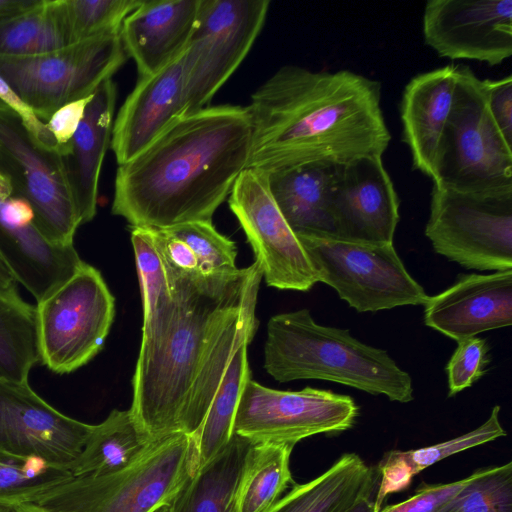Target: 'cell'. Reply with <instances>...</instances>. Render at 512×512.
I'll return each instance as SVG.
<instances>
[{"label": "cell", "instance_id": "obj_1", "mask_svg": "<svg viewBox=\"0 0 512 512\" xmlns=\"http://www.w3.org/2000/svg\"><path fill=\"white\" fill-rule=\"evenodd\" d=\"M246 168L265 173L323 162L382 156L391 135L378 81L349 70L285 65L252 95Z\"/></svg>", "mask_w": 512, "mask_h": 512}, {"label": "cell", "instance_id": "obj_2", "mask_svg": "<svg viewBox=\"0 0 512 512\" xmlns=\"http://www.w3.org/2000/svg\"><path fill=\"white\" fill-rule=\"evenodd\" d=\"M251 142L247 106H207L181 116L118 165L112 213L148 229L212 222L247 167Z\"/></svg>", "mask_w": 512, "mask_h": 512}, {"label": "cell", "instance_id": "obj_3", "mask_svg": "<svg viewBox=\"0 0 512 512\" xmlns=\"http://www.w3.org/2000/svg\"><path fill=\"white\" fill-rule=\"evenodd\" d=\"M166 272L174 315L164 334L140 346L129 409L152 439L181 432L203 365L226 328L256 304L263 277L257 262L208 275Z\"/></svg>", "mask_w": 512, "mask_h": 512}, {"label": "cell", "instance_id": "obj_4", "mask_svg": "<svg viewBox=\"0 0 512 512\" xmlns=\"http://www.w3.org/2000/svg\"><path fill=\"white\" fill-rule=\"evenodd\" d=\"M264 368L281 383L317 379L400 403L414 398L411 376L385 350L362 343L346 329L316 323L306 308L269 319Z\"/></svg>", "mask_w": 512, "mask_h": 512}, {"label": "cell", "instance_id": "obj_5", "mask_svg": "<svg viewBox=\"0 0 512 512\" xmlns=\"http://www.w3.org/2000/svg\"><path fill=\"white\" fill-rule=\"evenodd\" d=\"M198 467L196 439L175 433L154 439L121 470L72 477L26 505L33 512H153L169 505Z\"/></svg>", "mask_w": 512, "mask_h": 512}, {"label": "cell", "instance_id": "obj_6", "mask_svg": "<svg viewBox=\"0 0 512 512\" xmlns=\"http://www.w3.org/2000/svg\"><path fill=\"white\" fill-rule=\"evenodd\" d=\"M433 184L464 192L512 190V146L489 113L482 80L469 67H457Z\"/></svg>", "mask_w": 512, "mask_h": 512}, {"label": "cell", "instance_id": "obj_7", "mask_svg": "<svg viewBox=\"0 0 512 512\" xmlns=\"http://www.w3.org/2000/svg\"><path fill=\"white\" fill-rule=\"evenodd\" d=\"M317 281L331 286L358 312L424 305V288L410 275L393 243H369L329 234L297 236Z\"/></svg>", "mask_w": 512, "mask_h": 512}, {"label": "cell", "instance_id": "obj_8", "mask_svg": "<svg viewBox=\"0 0 512 512\" xmlns=\"http://www.w3.org/2000/svg\"><path fill=\"white\" fill-rule=\"evenodd\" d=\"M425 235L468 269H512V190L464 192L433 184Z\"/></svg>", "mask_w": 512, "mask_h": 512}, {"label": "cell", "instance_id": "obj_9", "mask_svg": "<svg viewBox=\"0 0 512 512\" xmlns=\"http://www.w3.org/2000/svg\"><path fill=\"white\" fill-rule=\"evenodd\" d=\"M120 35L32 56L0 57V76L44 123L60 107L91 96L126 62Z\"/></svg>", "mask_w": 512, "mask_h": 512}, {"label": "cell", "instance_id": "obj_10", "mask_svg": "<svg viewBox=\"0 0 512 512\" xmlns=\"http://www.w3.org/2000/svg\"><path fill=\"white\" fill-rule=\"evenodd\" d=\"M40 362L57 374L87 364L102 349L115 315V299L101 273L83 263L37 302Z\"/></svg>", "mask_w": 512, "mask_h": 512}, {"label": "cell", "instance_id": "obj_11", "mask_svg": "<svg viewBox=\"0 0 512 512\" xmlns=\"http://www.w3.org/2000/svg\"><path fill=\"white\" fill-rule=\"evenodd\" d=\"M0 174L10 182L13 194L30 204L34 223L48 240L73 245L82 224L64 156L40 145L22 118L1 100Z\"/></svg>", "mask_w": 512, "mask_h": 512}, {"label": "cell", "instance_id": "obj_12", "mask_svg": "<svg viewBox=\"0 0 512 512\" xmlns=\"http://www.w3.org/2000/svg\"><path fill=\"white\" fill-rule=\"evenodd\" d=\"M267 0H201L185 50L187 114L207 107L260 34Z\"/></svg>", "mask_w": 512, "mask_h": 512}, {"label": "cell", "instance_id": "obj_13", "mask_svg": "<svg viewBox=\"0 0 512 512\" xmlns=\"http://www.w3.org/2000/svg\"><path fill=\"white\" fill-rule=\"evenodd\" d=\"M359 407L348 395L312 387L281 391L251 378L245 383L232 434L254 444H293L318 434L350 429Z\"/></svg>", "mask_w": 512, "mask_h": 512}, {"label": "cell", "instance_id": "obj_14", "mask_svg": "<svg viewBox=\"0 0 512 512\" xmlns=\"http://www.w3.org/2000/svg\"><path fill=\"white\" fill-rule=\"evenodd\" d=\"M228 203L268 286L306 292L318 282L304 248L271 196L265 172L244 169Z\"/></svg>", "mask_w": 512, "mask_h": 512}, {"label": "cell", "instance_id": "obj_15", "mask_svg": "<svg viewBox=\"0 0 512 512\" xmlns=\"http://www.w3.org/2000/svg\"><path fill=\"white\" fill-rule=\"evenodd\" d=\"M93 425L71 418L27 382L0 380V456L71 470Z\"/></svg>", "mask_w": 512, "mask_h": 512}, {"label": "cell", "instance_id": "obj_16", "mask_svg": "<svg viewBox=\"0 0 512 512\" xmlns=\"http://www.w3.org/2000/svg\"><path fill=\"white\" fill-rule=\"evenodd\" d=\"M423 36L440 57L501 64L512 55V0H429Z\"/></svg>", "mask_w": 512, "mask_h": 512}, {"label": "cell", "instance_id": "obj_17", "mask_svg": "<svg viewBox=\"0 0 512 512\" xmlns=\"http://www.w3.org/2000/svg\"><path fill=\"white\" fill-rule=\"evenodd\" d=\"M0 255L16 283L44 299L83 265L74 245H58L36 227L30 204L0 174Z\"/></svg>", "mask_w": 512, "mask_h": 512}, {"label": "cell", "instance_id": "obj_18", "mask_svg": "<svg viewBox=\"0 0 512 512\" xmlns=\"http://www.w3.org/2000/svg\"><path fill=\"white\" fill-rule=\"evenodd\" d=\"M399 205L382 156H365L337 165L331 194L334 236L393 243Z\"/></svg>", "mask_w": 512, "mask_h": 512}, {"label": "cell", "instance_id": "obj_19", "mask_svg": "<svg viewBox=\"0 0 512 512\" xmlns=\"http://www.w3.org/2000/svg\"><path fill=\"white\" fill-rule=\"evenodd\" d=\"M186 79L185 51L154 74L139 77L113 122L110 146L118 165L187 114Z\"/></svg>", "mask_w": 512, "mask_h": 512}, {"label": "cell", "instance_id": "obj_20", "mask_svg": "<svg viewBox=\"0 0 512 512\" xmlns=\"http://www.w3.org/2000/svg\"><path fill=\"white\" fill-rule=\"evenodd\" d=\"M426 326L456 342L512 324V269L461 275L424 304Z\"/></svg>", "mask_w": 512, "mask_h": 512}, {"label": "cell", "instance_id": "obj_21", "mask_svg": "<svg viewBox=\"0 0 512 512\" xmlns=\"http://www.w3.org/2000/svg\"><path fill=\"white\" fill-rule=\"evenodd\" d=\"M201 0H143L124 20L120 38L139 74H154L188 46Z\"/></svg>", "mask_w": 512, "mask_h": 512}, {"label": "cell", "instance_id": "obj_22", "mask_svg": "<svg viewBox=\"0 0 512 512\" xmlns=\"http://www.w3.org/2000/svg\"><path fill=\"white\" fill-rule=\"evenodd\" d=\"M457 67L448 65L413 77L401 100L403 141L413 167L432 180L439 143L452 107Z\"/></svg>", "mask_w": 512, "mask_h": 512}, {"label": "cell", "instance_id": "obj_23", "mask_svg": "<svg viewBox=\"0 0 512 512\" xmlns=\"http://www.w3.org/2000/svg\"><path fill=\"white\" fill-rule=\"evenodd\" d=\"M117 88L112 78L94 92L64 156L68 181L81 224L97 211L102 163L111 143Z\"/></svg>", "mask_w": 512, "mask_h": 512}, {"label": "cell", "instance_id": "obj_24", "mask_svg": "<svg viewBox=\"0 0 512 512\" xmlns=\"http://www.w3.org/2000/svg\"><path fill=\"white\" fill-rule=\"evenodd\" d=\"M337 165L315 162L266 173L271 196L296 236L334 235L331 194Z\"/></svg>", "mask_w": 512, "mask_h": 512}, {"label": "cell", "instance_id": "obj_25", "mask_svg": "<svg viewBox=\"0 0 512 512\" xmlns=\"http://www.w3.org/2000/svg\"><path fill=\"white\" fill-rule=\"evenodd\" d=\"M254 443L232 434L200 465L169 504V512H238V494Z\"/></svg>", "mask_w": 512, "mask_h": 512}, {"label": "cell", "instance_id": "obj_26", "mask_svg": "<svg viewBox=\"0 0 512 512\" xmlns=\"http://www.w3.org/2000/svg\"><path fill=\"white\" fill-rule=\"evenodd\" d=\"M378 476L355 453H345L318 477L293 484L267 512H346L376 493Z\"/></svg>", "mask_w": 512, "mask_h": 512}, {"label": "cell", "instance_id": "obj_27", "mask_svg": "<svg viewBox=\"0 0 512 512\" xmlns=\"http://www.w3.org/2000/svg\"><path fill=\"white\" fill-rule=\"evenodd\" d=\"M153 440L130 410H112L104 421L93 425L70 472L79 477L121 470L137 460Z\"/></svg>", "mask_w": 512, "mask_h": 512}, {"label": "cell", "instance_id": "obj_28", "mask_svg": "<svg viewBox=\"0 0 512 512\" xmlns=\"http://www.w3.org/2000/svg\"><path fill=\"white\" fill-rule=\"evenodd\" d=\"M17 283L0 285V380L27 382L40 362L36 305L25 302Z\"/></svg>", "mask_w": 512, "mask_h": 512}, {"label": "cell", "instance_id": "obj_29", "mask_svg": "<svg viewBox=\"0 0 512 512\" xmlns=\"http://www.w3.org/2000/svg\"><path fill=\"white\" fill-rule=\"evenodd\" d=\"M255 307L256 304L249 306L235 319L211 350L192 388L181 423L182 433L197 438L235 350L254 337Z\"/></svg>", "mask_w": 512, "mask_h": 512}, {"label": "cell", "instance_id": "obj_30", "mask_svg": "<svg viewBox=\"0 0 512 512\" xmlns=\"http://www.w3.org/2000/svg\"><path fill=\"white\" fill-rule=\"evenodd\" d=\"M131 242L143 300L141 344H145L156 340L168 329L175 300L151 230L131 227Z\"/></svg>", "mask_w": 512, "mask_h": 512}, {"label": "cell", "instance_id": "obj_31", "mask_svg": "<svg viewBox=\"0 0 512 512\" xmlns=\"http://www.w3.org/2000/svg\"><path fill=\"white\" fill-rule=\"evenodd\" d=\"M293 444H254L238 494V512H267L293 485Z\"/></svg>", "mask_w": 512, "mask_h": 512}, {"label": "cell", "instance_id": "obj_32", "mask_svg": "<svg viewBox=\"0 0 512 512\" xmlns=\"http://www.w3.org/2000/svg\"><path fill=\"white\" fill-rule=\"evenodd\" d=\"M249 343L245 341L235 350L196 438L199 466L213 458L232 436L240 396L251 378L247 359Z\"/></svg>", "mask_w": 512, "mask_h": 512}, {"label": "cell", "instance_id": "obj_33", "mask_svg": "<svg viewBox=\"0 0 512 512\" xmlns=\"http://www.w3.org/2000/svg\"><path fill=\"white\" fill-rule=\"evenodd\" d=\"M143 0H60L70 45L118 35L125 18Z\"/></svg>", "mask_w": 512, "mask_h": 512}, {"label": "cell", "instance_id": "obj_34", "mask_svg": "<svg viewBox=\"0 0 512 512\" xmlns=\"http://www.w3.org/2000/svg\"><path fill=\"white\" fill-rule=\"evenodd\" d=\"M73 476L69 470L40 460L18 461L0 456V506L31 503Z\"/></svg>", "mask_w": 512, "mask_h": 512}, {"label": "cell", "instance_id": "obj_35", "mask_svg": "<svg viewBox=\"0 0 512 512\" xmlns=\"http://www.w3.org/2000/svg\"><path fill=\"white\" fill-rule=\"evenodd\" d=\"M440 512H512V462L473 472Z\"/></svg>", "mask_w": 512, "mask_h": 512}, {"label": "cell", "instance_id": "obj_36", "mask_svg": "<svg viewBox=\"0 0 512 512\" xmlns=\"http://www.w3.org/2000/svg\"><path fill=\"white\" fill-rule=\"evenodd\" d=\"M166 230L191 248L201 274L223 273L237 269L235 242L220 234L212 222H188Z\"/></svg>", "mask_w": 512, "mask_h": 512}, {"label": "cell", "instance_id": "obj_37", "mask_svg": "<svg viewBox=\"0 0 512 512\" xmlns=\"http://www.w3.org/2000/svg\"><path fill=\"white\" fill-rule=\"evenodd\" d=\"M499 414L500 406L495 405L487 420L474 430L435 445L401 451V454L415 476L449 456L505 436L506 431L501 425Z\"/></svg>", "mask_w": 512, "mask_h": 512}, {"label": "cell", "instance_id": "obj_38", "mask_svg": "<svg viewBox=\"0 0 512 512\" xmlns=\"http://www.w3.org/2000/svg\"><path fill=\"white\" fill-rule=\"evenodd\" d=\"M457 344L445 368L449 397L471 387L486 373L490 362V348L485 339L475 336L459 341Z\"/></svg>", "mask_w": 512, "mask_h": 512}, {"label": "cell", "instance_id": "obj_39", "mask_svg": "<svg viewBox=\"0 0 512 512\" xmlns=\"http://www.w3.org/2000/svg\"><path fill=\"white\" fill-rule=\"evenodd\" d=\"M45 11V0L31 9L0 22V57L36 54Z\"/></svg>", "mask_w": 512, "mask_h": 512}, {"label": "cell", "instance_id": "obj_40", "mask_svg": "<svg viewBox=\"0 0 512 512\" xmlns=\"http://www.w3.org/2000/svg\"><path fill=\"white\" fill-rule=\"evenodd\" d=\"M471 475L444 484H422L408 499L382 507L378 512H440L468 483Z\"/></svg>", "mask_w": 512, "mask_h": 512}, {"label": "cell", "instance_id": "obj_41", "mask_svg": "<svg viewBox=\"0 0 512 512\" xmlns=\"http://www.w3.org/2000/svg\"><path fill=\"white\" fill-rule=\"evenodd\" d=\"M487 107L497 128L512 146V76L482 80Z\"/></svg>", "mask_w": 512, "mask_h": 512}, {"label": "cell", "instance_id": "obj_42", "mask_svg": "<svg viewBox=\"0 0 512 512\" xmlns=\"http://www.w3.org/2000/svg\"><path fill=\"white\" fill-rule=\"evenodd\" d=\"M150 230L167 270L184 274L199 272L196 257L184 241L166 229Z\"/></svg>", "mask_w": 512, "mask_h": 512}, {"label": "cell", "instance_id": "obj_43", "mask_svg": "<svg viewBox=\"0 0 512 512\" xmlns=\"http://www.w3.org/2000/svg\"><path fill=\"white\" fill-rule=\"evenodd\" d=\"M93 94L60 107L46 122V127L55 139L62 155L67 154L68 144L75 134Z\"/></svg>", "mask_w": 512, "mask_h": 512}, {"label": "cell", "instance_id": "obj_44", "mask_svg": "<svg viewBox=\"0 0 512 512\" xmlns=\"http://www.w3.org/2000/svg\"><path fill=\"white\" fill-rule=\"evenodd\" d=\"M0 100L14 110L23 120L34 139L42 146L59 150L55 139L34 112L20 99L6 81L0 76ZM61 153V152H60Z\"/></svg>", "mask_w": 512, "mask_h": 512}, {"label": "cell", "instance_id": "obj_45", "mask_svg": "<svg viewBox=\"0 0 512 512\" xmlns=\"http://www.w3.org/2000/svg\"><path fill=\"white\" fill-rule=\"evenodd\" d=\"M40 0H0V22L21 14L39 3Z\"/></svg>", "mask_w": 512, "mask_h": 512}, {"label": "cell", "instance_id": "obj_46", "mask_svg": "<svg viewBox=\"0 0 512 512\" xmlns=\"http://www.w3.org/2000/svg\"><path fill=\"white\" fill-rule=\"evenodd\" d=\"M376 493L364 496L346 512H374V497Z\"/></svg>", "mask_w": 512, "mask_h": 512}, {"label": "cell", "instance_id": "obj_47", "mask_svg": "<svg viewBox=\"0 0 512 512\" xmlns=\"http://www.w3.org/2000/svg\"><path fill=\"white\" fill-rule=\"evenodd\" d=\"M15 278L0 255V285L10 286L15 284Z\"/></svg>", "mask_w": 512, "mask_h": 512}, {"label": "cell", "instance_id": "obj_48", "mask_svg": "<svg viewBox=\"0 0 512 512\" xmlns=\"http://www.w3.org/2000/svg\"><path fill=\"white\" fill-rule=\"evenodd\" d=\"M12 512H33L28 505L23 504L18 507L12 508Z\"/></svg>", "mask_w": 512, "mask_h": 512}, {"label": "cell", "instance_id": "obj_49", "mask_svg": "<svg viewBox=\"0 0 512 512\" xmlns=\"http://www.w3.org/2000/svg\"><path fill=\"white\" fill-rule=\"evenodd\" d=\"M153 512H169V505H163L154 510Z\"/></svg>", "mask_w": 512, "mask_h": 512}, {"label": "cell", "instance_id": "obj_50", "mask_svg": "<svg viewBox=\"0 0 512 512\" xmlns=\"http://www.w3.org/2000/svg\"><path fill=\"white\" fill-rule=\"evenodd\" d=\"M0 512H12V508L0 506Z\"/></svg>", "mask_w": 512, "mask_h": 512}]
</instances>
